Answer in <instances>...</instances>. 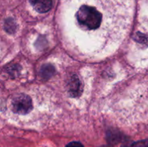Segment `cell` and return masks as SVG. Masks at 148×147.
I'll return each instance as SVG.
<instances>
[{"label":"cell","mask_w":148,"mask_h":147,"mask_svg":"<svg viewBox=\"0 0 148 147\" xmlns=\"http://www.w3.org/2000/svg\"><path fill=\"white\" fill-rule=\"evenodd\" d=\"M52 67L51 66H46L45 68H43L42 69V75H43L44 77H49L52 74Z\"/></svg>","instance_id":"obj_6"},{"label":"cell","mask_w":148,"mask_h":147,"mask_svg":"<svg viewBox=\"0 0 148 147\" xmlns=\"http://www.w3.org/2000/svg\"><path fill=\"white\" fill-rule=\"evenodd\" d=\"M12 110L18 115H26L31 111L33 108L32 100L29 96L25 95H17L11 101Z\"/></svg>","instance_id":"obj_2"},{"label":"cell","mask_w":148,"mask_h":147,"mask_svg":"<svg viewBox=\"0 0 148 147\" xmlns=\"http://www.w3.org/2000/svg\"><path fill=\"white\" fill-rule=\"evenodd\" d=\"M65 147H84V146L78 141H72L69 143Z\"/></svg>","instance_id":"obj_8"},{"label":"cell","mask_w":148,"mask_h":147,"mask_svg":"<svg viewBox=\"0 0 148 147\" xmlns=\"http://www.w3.org/2000/svg\"><path fill=\"white\" fill-rule=\"evenodd\" d=\"M130 0H68L64 30L79 51L100 54L124 38L130 23Z\"/></svg>","instance_id":"obj_1"},{"label":"cell","mask_w":148,"mask_h":147,"mask_svg":"<svg viewBox=\"0 0 148 147\" xmlns=\"http://www.w3.org/2000/svg\"><path fill=\"white\" fill-rule=\"evenodd\" d=\"M123 147H131V146H124Z\"/></svg>","instance_id":"obj_10"},{"label":"cell","mask_w":148,"mask_h":147,"mask_svg":"<svg viewBox=\"0 0 148 147\" xmlns=\"http://www.w3.org/2000/svg\"><path fill=\"white\" fill-rule=\"evenodd\" d=\"M102 147H112L111 146H103Z\"/></svg>","instance_id":"obj_9"},{"label":"cell","mask_w":148,"mask_h":147,"mask_svg":"<svg viewBox=\"0 0 148 147\" xmlns=\"http://www.w3.org/2000/svg\"><path fill=\"white\" fill-rule=\"evenodd\" d=\"M69 89H70V94L73 96H77L79 94L80 91L81 83L79 79L76 76H74L71 79V82L69 83Z\"/></svg>","instance_id":"obj_4"},{"label":"cell","mask_w":148,"mask_h":147,"mask_svg":"<svg viewBox=\"0 0 148 147\" xmlns=\"http://www.w3.org/2000/svg\"><path fill=\"white\" fill-rule=\"evenodd\" d=\"M35 10L39 13H46L51 9L52 0H29Z\"/></svg>","instance_id":"obj_3"},{"label":"cell","mask_w":148,"mask_h":147,"mask_svg":"<svg viewBox=\"0 0 148 147\" xmlns=\"http://www.w3.org/2000/svg\"><path fill=\"white\" fill-rule=\"evenodd\" d=\"M131 147H148V140H143L134 143L131 145Z\"/></svg>","instance_id":"obj_7"},{"label":"cell","mask_w":148,"mask_h":147,"mask_svg":"<svg viewBox=\"0 0 148 147\" xmlns=\"http://www.w3.org/2000/svg\"><path fill=\"white\" fill-rule=\"evenodd\" d=\"M5 29L9 33H13L16 29V24L12 20H7L5 22Z\"/></svg>","instance_id":"obj_5"}]
</instances>
